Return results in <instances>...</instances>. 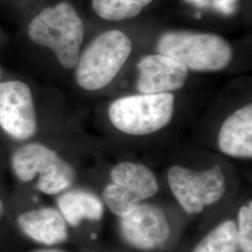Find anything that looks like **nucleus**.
<instances>
[{"label": "nucleus", "instance_id": "nucleus-1", "mask_svg": "<svg viewBox=\"0 0 252 252\" xmlns=\"http://www.w3.org/2000/svg\"><path fill=\"white\" fill-rule=\"evenodd\" d=\"M28 36L34 43L53 51L64 68L72 69L80 56L84 26L72 5L61 2L43 9L32 20Z\"/></svg>", "mask_w": 252, "mask_h": 252}, {"label": "nucleus", "instance_id": "nucleus-2", "mask_svg": "<svg viewBox=\"0 0 252 252\" xmlns=\"http://www.w3.org/2000/svg\"><path fill=\"white\" fill-rule=\"evenodd\" d=\"M157 51L195 72L220 71L234 57L232 47L221 36L185 30L163 33L158 39Z\"/></svg>", "mask_w": 252, "mask_h": 252}, {"label": "nucleus", "instance_id": "nucleus-3", "mask_svg": "<svg viewBox=\"0 0 252 252\" xmlns=\"http://www.w3.org/2000/svg\"><path fill=\"white\" fill-rule=\"evenodd\" d=\"M11 169L22 183L36 181L35 188L46 195H58L72 187L76 171L57 152L39 142L19 147L10 159Z\"/></svg>", "mask_w": 252, "mask_h": 252}, {"label": "nucleus", "instance_id": "nucleus-4", "mask_svg": "<svg viewBox=\"0 0 252 252\" xmlns=\"http://www.w3.org/2000/svg\"><path fill=\"white\" fill-rule=\"evenodd\" d=\"M132 52V41L119 30H109L96 36L79 56L76 81L87 91L108 85L120 72Z\"/></svg>", "mask_w": 252, "mask_h": 252}, {"label": "nucleus", "instance_id": "nucleus-5", "mask_svg": "<svg viewBox=\"0 0 252 252\" xmlns=\"http://www.w3.org/2000/svg\"><path fill=\"white\" fill-rule=\"evenodd\" d=\"M175 96L170 93L141 94L113 101L108 117L119 131L131 135H147L160 131L171 122Z\"/></svg>", "mask_w": 252, "mask_h": 252}, {"label": "nucleus", "instance_id": "nucleus-6", "mask_svg": "<svg viewBox=\"0 0 252 252\" xmlns=\"http://www.w3.org/2000/svg\"><path fill=\"white\" fill-rule=\"evenodd\" d=\"M167 181L172 193L188 214H199L225 193V177L219 164L202 171L174 165L168 170Z\"/></svg>", "mask_w": 252, "mask_h": 252}, {"label": "nucleus", "instance_id": "nucleus-7", "mask_svg": "<svg viewBox=\"0 0 252 252\" xmlns=\"http://www.w3.org/2000/svg\"><path fill=\"white\" fill-rule=\"evenodd\" d=\"M0 127L11 138L27 141L36 133V111L32 93L25 82L0 83Z\"/></svg>", "mask_w": 252, "mask_h": 252}, {"label": "nucleus", "instance_id": "nucleus-8", "mask_svg": "<svg viewBox=\"0 0 252 252\" xmlns=\"http://www.w3.org/2000/svg\"><path fill=\"white\" fill-rule=\"evenodd\" d=\"M120 219L123 238L137 250L159 249L170 236V224L164 212L152 204L143 202Z\"/></svg>", "mask_w": 252, "mask_h": 252}, {"label": "nucleus", "instance_id": "nucleus-9", "mask_svg": "<svg viewBox=\"0 0 252 252\" xmlns=\"http://www.w3.org/2000/svg\"><path fill=\"white\" fill-rule=\"evenodd\" d=\"M14 222L24 238L45 248H54L69 238V226L56 207L24 209L17 213Z\"/></svg>", "mask_w": 252, "mask_h": 252}, {"label": "nucleus", "instance_id": "nucleus-10", "mask_svg": "<svg viewBox=\"0 0 252 252\" xmlns=\"http://www.w3.org/2000/svg\"><path fill=\"white\" fill-rule=\"evenodd\" d=\"M136 90L140 94H162L179 90L188 78V68L162 54H151L137 63Z\"/></svg>", "mask_w": 252, "mask_h": 252}, {"label": "nucleus", "instance_id": "nucleus-11", "mask_svg": "<svg viewBox=\"0 0 252 252\" xmlns=\"http://www.w3.org/2000/svg\"><path fill=\"white\" fill-rule=\"evenodd\" d=\"M219 148L234 158L252 159V105L237 109L226 119L218 136Z\"/></svg>", "mask_w": 252, "mask_h": 252}, {"label": "nucleus", "instance_id": "nucleus-12", "mask_svg": "<svg viewBox=\"0 0 252 252\" xmlns=\"http://www.w3.org/2000/svg\"><path fill=\"white\" fill-rule=\"evenodd\" d=\"M56 207L69 227H78L83 220L98 221L105 211L102 200L94 192L72 188L57 195Z\"/></svg>", "mask_w": 252, "mask_h": 252}, {"label": "nucleus", "instance_id": "nucleus-13", "mask_svg": "<svg viewBox=\"0 0 252 252\" xmlns=\"http://www.w3.org/2000/svg\"><path fill=\"white\" fill-rule=\"evenodd\" d=\"M112 183L119 185L140 202L153 197L159 190L157 179L149 167L136 162H119L110 172Z\"/></svg>", "mask_w": 252, "mask_h": 252}, {"label": "nucleus", "instance_id": "nucleus-14", "mask_svg": "<svg viewBox=\"0 0 252 252\" xmlns=\"http://www.w3.org/2000/svg\"><path fill=\"white\" fill-rule=\"evenodd\" d=\"M238 250L235 222L228 220L212 229L191 252H238Z\"/></svg>", "mask_w": 252, "mask_h": 252}, {"label": "nucleus", "instance_id": "nucleus-15", "mask_svg": "<svg viewBox=\"0 0 252 252\" xmlns=\"http://www.w3.org/2000/svg\"><path fill=\"white\" fill-rule=\"evenodd\" d=\"M153 0H93L95 13L107 21H124L138 15Z\"/></svg>", "mask_w": 252, "mask_h": 252}, {"label": "nucleus", "instance_id": "nucleus-16", "mask_svg": "<svg viewBox=\"0 0 252 252\" xmlns=\"http://www.w3.org/2000/svg\"><path fill=\"white\" fill-rule=\"evenodd\" d=\"M103 200L108 209L119 218L126 216L141 202L126 192L117 184L110 183L103 190ZM143 203V202H142Z\"/></svg>", "mask_w": 252, "mask_h": 252}, {"label": "nucleus", "instance_id": "nucleus-17", "mask_svg": "<svg viewBox=\"0 0 252 252\" xmlns=\"http://www.w3.org/2000/svg\"><path fill=\"white\" fill-rule=\"evenodd\" d=\"M236 235L241 252H252V203L240 207L237 215Z\"/></svg>", "mask_w": 252, "mask_h": 252}, {"label": "nucleus", "instance_id": "nucleus-18", "mask_svg": "<svg viewBox=\"0 0 252 252\" xmlns=\"http://www.w3.org/2000/svg\"><path fill=\"white\" fill-rule=\"evenodd\" d=\"M6 212H7V207H6V204H5V201L4 198H2L1 194H0V225L2 224L3 220H5L6 218Z\"/></svg>", "mask_w": 252, "mask_h": 252}, {"label": "nucleus", "instance_id": "nucleus-19", "mask_svg": "<svg viewBox=\"0 0 252 252\" xmlns=\"http://www.w3.org/2000/svg\"><path fill=\"white\" fill-rule=\"evenodd\" d=\"M63 252L62 250H58V249H54V248H45V249H39L36 251H32V252Z\"/></svg>", "mask_w": 252, "mask_h": 252}, {"label": "nucleus", "instance_id": "nucleus-20", "mask_svg": "<svg viewBox=\"0 0 252 252\" xmlns=\"http://www.w3.org/2000/svg\"><path fill=\"white\" fill-rule=\"evenodd\" d=\"M0 77H1V70H0Z\"/></svg>", "mask_w": 252, "mask_h": 252}]
</instances>
